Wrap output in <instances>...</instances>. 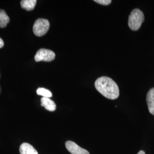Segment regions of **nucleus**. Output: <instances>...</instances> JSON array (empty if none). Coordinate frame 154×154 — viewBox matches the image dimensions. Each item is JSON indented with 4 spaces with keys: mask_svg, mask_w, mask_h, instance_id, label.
I'll list each match as a JSON object with an SVG mask.
<instances>
[{
    "mask_svg": "<svg viewBox=\"0 0 154 154\" xmlns=\"http://www.w3.org/2000/svg\"><path fill=\"white\" fill-rule=\"evenodd\" d=\"M95 87L100 93L110 99H116L119 96V89L116 82L109 77H101L95 82Z\"/></svg>",
    "mask_w": 154,
    "mask_h": 154,
    "instance_id": "1",
    "label": "nucleus"
},
{
    "mask_svg": "<svg viewBox=\"0 0 154 154\" xmlns=\"http://www.w3.org/2000/svg\"><path fill=\"white\" fill-rule=\"evenodd\" d=\"M144 20L143 12L139 9H135L131 12L128 21L129 28L132 30L137 31L140 28Z\"/></svg>",
    "mask_w": 154,
    "mask_h": 154,
    "instance_id": "2",
    "label": "nucleus"
},
{
    "mask_svg": "<svg viewBox=\"0 0 154 154\" xmlns=\"http://www.w3.org/2000/svg\"><path fill=\"white\" fill-rule=\"evenodd\" d=\"M50 28V22L48 20L39 18L37 20L33 25V32L38 37L45 35L48 32Z\"/></svg>",
    "mask_w": 154,
    "mask_h": 154,
    "instance_id": "3",
    "label": "nucleus"
},
{
    "mask_svg": "<svg viewBox=\"0 0 154 154\" xmlns=\"http://www.w3.org/2000/svg\"><path fill=\"white\" fill-rule=\"evenodd\" d=\"M55 53L52 50L46 49H41L36 53V54L34 57V59L36 62H50L53 61L55 59Z\"/></svg>",
    "mask_w": 154,
    "mask_h": 154,
    "instance_id": "4",
    "label": "nucleus"
},
{
    "mask_svg": "<svg viewBox=\"0 0 154 154\" xmlns=\"http://www.w3.org/2000/svg\"><path fill=\"white\" fill-rule=\"evenodd\" d=\"M65 146L67 149L72 154H90L87 150L81 147L72 141H67Z\"/></svg>",
    "mask_w": 154,
    "mask_h": 154,
    "instance_id": "5",
    "label": "nucleus"
},
{
    "mask_svg": "<svg viewBox=\"0 0 154 154\" xmlns=\"http://www.w3.org/2000/svg\"><path fill=\"white\" fill-rule=\"evenodd\" d=\"M146 101L149 107V112L154 116V88H151L147 94Z\"/></svg>",
    "mask_w": 154,
    "mask_h": 154,
    "instance_id": "6",
    "label": "nucleus"
},
{
    "mask_svg": "<svg viewBox=\"0 0 154 154\" xmlns=\"http://www.w3.org/2000/svg\"><path fill=\"white\" fill-rule=\"evenodd\" d=\"M41 106L49 111H54L56 110V105L54 102L49 98L42 97L41 99Z\"/></svg>",
    "mask_w": 154,
    "mask_h": 154,
    "instance_id": "7",
    "label": "nucleus"
},
{
    "mask_svg": "<svg viewBox=\"0 0 154 154\" xmlns=\"http://www.w3.org/2000/svg\"><path fill=\"white\" fill-rule=\"evenodd\" d=\"M20 152L21 154H38L33 146L27 143H22L20 146Z\"/></svg>",
    "mask_w": 154,
    "mask_h": 154,
    "instance_id": "8",
    "label": "nucleus"
},
{
    "mask_svg": "<svg viewBox=\"0 0 154 154\" xmlns=\"http://www.w3.org/2000/svg\"><path fill=\"white\" fill-rule=\"evenodd\" d=\"M36 4V0H22L21 1V5L22 9H24L28 11L33 10Z\"/></svg>",
    "mask_w": 154,
    "mask_h": 154,
    "instance_id": "9",
    "label": "nucleus"
},
{
    "mask_svg": "<svg viewBox=\"0 0 154 154\" xmlns=\"http://www.w3.org/2000/svg\"><path fill=\"white\" fill-rule=\"evenodd\" d=\"M10 21V18L5 11L0 9V28H5Z\"/></svg>",
    "mask_w": 154,
    "mask_h": 154,
    "instance_id": "10",
    "label": "nucleus"
},
{
    "mask_svg": "<svg viewBox=\"0 0 154 154\" xmlns=\"http://www.w3.org/2000/svg\"><path fill=\"white\" fill-rule=\"evenodd\" d=\"M37 93L39 95H41L43 97L45 98H51L52 97V93L51 92L45 88H38L37 90Z\"/></svg>",
    "mask_w": 154,
    "mask_h": 154,
    "instance_id": "11",
    "label": "nucleus"
},
{
    "mask_svg": "<svg viewBox=\"0 0 154 154\" xmlns=\"http://www.w3.org/2000/svg\"><path fill=\"white\" fill-rule=\"evenodd\" d=\"M94 2L103 5H108L111 4V0H95Z\"/></svg>",
    "mask_w": 154,
    "mask_h": 154,
    "instance_id": "12",
    "label": "nucleus"
},
{
    "mask_svg": "<svg viewBox=\"0 0 154 154\" xmlns=\"http://www.w3.org/2000/svg\"><path fill=\"white\" fill-rule=\"evenodd\" d=\"M4 41H3V40H2V39L0 38V48H2V47L4 46Z\"/></svg>",
    "mask_w": 154,
    "mask_h": 154,
    "instance_id": "13",
    "label": "nucleus"
},
{
    "mask_svg": "<svg viewBox=\"0 0 154 154\" xmlns=\"http://www.w3.org/2000/svg\"><path fill=\"white\" fill-rule=\"evenodd\" d=\"M137 154H145V152H144V151H140L139 152H138Z\"/></svg>",
    "mask_w": 154,
    "mask_h": 154,
    "instance_id": "14",
    "label": "nucleus"
}]
</instances>
